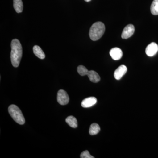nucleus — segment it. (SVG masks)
<instances>
[{
    "label": "nucleus",
    "mask_w": 158,
    "mask_h": 158,
    "mask_svg": "<svg viewBox=\"0 0 158 158\" xmlns=\"http://www.w3.org/2000/svg\"><path fill=\"white\" fill-rule=\"evenodd\" d=\"M105 31L104 24L101 22H97L92 25L89 31L90 39L96 41L100 39L103 35Z\"/></svg>",
    "instance_id": "obj_2"
},
{
    "label": "nucleus",
    "mask_w": 158,
    "mask_h": 158,
    "mask_svg": "<svg viewBox=\"0 0 158 158\" xmlns=\"http://www.w3.org/2000/svg\"><path fill=\"white\" fill-rule=\"evenodd\" d=\"M87 75H88L90 81L93 82V83H98L100 81V77L98 74L94 71H89Z\"/></svg>",
    "instance_id": "obj_10"
},
{
    "label": "nucleus",
    "mask_w": 158,
    "mask_h": 158,
    "mask_svg": "<svg viewBox=\"0 0 158 158\" xmlns=\"http://www.w3.org/2000/svg\"><path fill=\"white\" fill-rule=\"evenodd\" d=\"M151 11L154 15H158V0H154L151 6Z\"/></svg>",
    "instance_id": "obj_15"
},
{
    "label": "nucleus",
    "mask_w": 158,
    "mask_h": 158,
    "mask_svg": "<svg viewBox=\"0 0 158 158\" xmlns=\"http://www.w3.org/2000/svg\"><path fill=\"white\" fill-rule=\"evenodd\" d=\"M8 110L10 116L15 121L20 125L24 124L25 119L18 107L15 105H11L9 106Z\"/></svg>",
    "instance_id": "obj_3"
},
{
    "label": "nucleus",
    "mask_w": 158,
    "mask_h": 158,
    "mask_svg": "<svg viewBox=\"0 0 158 158\" xmlns=\"http://www.w3.org/2000/svg\"><path fill=\"white\" fill-rule=\"evenodd\" d=\"M158 45L156 43L152 42L147 46L145 49V53L148 56L152 57L157 53Z\"/></svg>",
    "instance_id": "obj_6"
},
{
    "label": "nucleus",
    "mask_w": 158,
    "mask_h": 158,
    "mask_svg": "<svg viewBox=\"0 0 158 158\" xmlns=\"http://www.w3.org/2000/svg\"><path fill=\"white\" fill-rule=\"evenodd\" d=\"M80 157L81 158H94V157L93 156H91L90 155V153L88 151L86 150L85 151L81 153Z\"/></svg>",
    "instance_id": "obj_17"
},
{
    "label": "nucleus",
    "mask_w": 158,
    "mask_h": 158,
    "mask_svg": "<svg viewBox=\"0 0 158 158\" xmlns=\"http://www.w3.org/2000/svg\"><path fill=\"white\" fill-rule=\"evenodd\" d=\"M33 52H34L35 56L39 59H43L45 58V54L44 52L42 49L40 48L39 46H34V47H33Z\"/></svg>",
    "instance_id": "obj_11"
},
{
    "label": "nucleus",
    "mask_w": 158,
    "mask_h": 158,
    "mask_svg": "<svg viewBox=\"0 0 158 158\" xmlns=\"http://www.w3.org/2000/svg\"><path fill=\"white\" fill-rule=\"evenodd\" d=\"M69 98L68 94L65 90H60L57 94V101L60 105H67L69 102Z\"/></svg>",
    "instance_id": "obj_4"
},
{
    "label": "nucleus",
    "mask_w": 158,
    "mask_h": 158,
    "mask_svg": "<svg viewBox=\"0 0 158 158\" xmlns=\"http://www.w3.org/2000/svg\"><path fill=\"white\" fill-rule=\"evenodd\" d=\"M77 71L80 75L82 76H85L87 75L89 71L87 69L85 66L83 65H79L77 68Z\"/></svg>",
    "instance_id": "obj_16"
},
{
    "label": "nucleus",
    "mask_w": 158,
    "mask_h": 158,
    "mask_svg": "<svg viewBox=\"0 0 158 158\" xmlns=\"http://www.w3.org/2000/svg\"><path fill=\"white\" fill-rule=\"evenodd\" d=\"M85 1L86 2H90L91 0H85Z\"/></svg>",
    "instance_id": "obj_18"
},
{
    "label": "nucleus",
    "mask_w": 158,
    "mask_h": 158,
    "mask_svg": "<svg viewBox=\"0 0 158 158\" xmlns=\"http://www.w3.org/2000/svg\"><path fill=\"white\" fill-rule=\"evenodd\" d=\"M110 54L112 59L114 60H118L121 59L123 56V52L120 48H114L111 49Z\"/></svg>",
    "instance_id": "obj_9"
},
{
    "label": "nucleus",
    "mask_w": 158,
    "mask_h": 158,
    "mask_svg": "<svg viewBox=\"0 0 158 158\" xmlns=\"http://www.w3.org/2000/svg\"><path fill=\"white\" fill-rule=\"evenodd\" d=\"M135 31V27L133 25H128L123 31L121 34L122 38L124 39H128L132 36Z\"/></svg>",
    "instance_id": "obj_5"
},
{
    "label": "nucleus",
    "mask_w": 158,
    "mask_h": 158,
    "mask_svg": "<svg viewBox=\"0 0 158 158\" xmlns=\"http://www.w3.org/2000/svg\"><path fill=\"white\" fill-rule=\"evenodd\" d=\"M65 121L71 127L76 128L77 127V119L73 116H69L65 119Z\"/></svg>",
    "instance_id": "obj_14"
},
{
    "label": "nucleus",
    "mask_w": 158,
    "mask_h": 158,
    "mask_svg": "<svg viewBox=\"0 0 158 158\" xmlns=\"http://www.w3.org/2000/svg\"><path fill=\"white\" fill-rule=\"evenodd\" d=\"M11 64L15 67H18L23 55V48L18 40H12L11 42Z\"/></svg>",
    "instance_id": "obj_1"
},
{
    "label": "nucleus",
    "mask_w": 158,
    "mask_h": 158,
    "mask_svg": "<svg viewBox=\"0 0 158 158\" xmlns=\"http://www.w3.org/2000/svg\"><path fill=\"white\" fill-rule=\"evenodd\" d=\"M13 6L15 10L17 13L22 12L23 5L22 0H13Z\"/></svg>",
    "instance_id": "obj_12"
},
{
    "label": "nucleus",
    "mask_w": 158,
    "mask_h": 158,
    "mask_svg": "<svg viewBox=\"0 0 158 158\" xmlns=\"http://www.w3.org/2000/svg\"><path fill=\"white\" fill-rule=\"evenodd\" d=\"M100 131V127L97 123H93L90 125L89 133L90 135H94L98 134Z\"/></svg>",
    "instance_id": "obj_13"
},
{
    "label": "nucleus",
    "mask_w": 158,
    "mask_h": 158,
    "mask_svg": "<svg viewBox=\"0 0 158 158\" xmlns=\"http://www.w3.org/2000/svg\"><path fill=\"white\" fill-rule=\"evenodd\" d=\"M127 72V68L125 65L119 66L114 72V77L117 80H120Z\"/></svg>",
    "instance_id": "obj_7"
},
{
    "label": "nucleus",
    "mask_w": 158,
    "mask_h": 158,
    "mask_svg": "<svg viewBox=\"0 0 158 158\" xmlns=\"http://www.w3.org/2000/svg\"><path fill=\"white\" fill-rule=\"evenodd\" d=\"M97 100L94 97L87 98L82 101L81 106L83 108L91 107L94 105L96 104Z\"/></svg>",
    "instance_id": "obj_8"
}]
</instances>
